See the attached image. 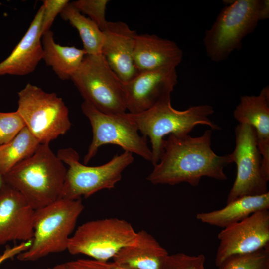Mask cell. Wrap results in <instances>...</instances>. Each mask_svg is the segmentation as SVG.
<instances>
[{
	"mask_svg": "<svg viewBox=\"0 0 269 269\" xmlns=\"http://www.w3.org/2000/svg\"><path fill=\"white\" fill-rule=\"evenodd\" d=\"M212 130L200 136L170 134L165 139L158 162L147 177L154 185H174L187 183L197 186L203 177L218 180L228 179L224 169L232 163L230 154L217 155L211 148Z\"/></svg>",
	"mask_w": 269,
	"mask_h": 269,
	"instance_id": "1",
	"label": "cell"
},
{
	"mask_svg": "<svg viewBox=\"0 0 269 269\" xmlns=\"http://www.w3.org/2000/svg\"><path fill=\"white\" fill-rule=\"evenodd\" d=\"M67 169L49 144H41L35 152L3 175L34 210L61 198Z\"/></svg>",
	"mask_w": 269,
	"mask_h": 269,
	"instance_id": "2",
	"label": "cell"
},
{
	"mask_svg": "<svg viewBox=\"0 0 269 269\" xmlns=\"http://www.w3.org/2000/svg\"><path fill=\"white\" fill-rule=\"evenodd\" d=\"M228 3L203 38L206 54L215 62L227 59L240 49L243 39L269 15V0H236Z\"/></svg>",
	"mask_w": 269,
	"mask_h": 269,
	"instance_id": "3",
	"label": "cell"
},
{
	"mask_svg": "<svg viewBox=\"0 0 269 269\" xmlns=\"http://www.w3.org/2000/svg\"><path fill=\"white\" fill-rule=\"evenodd\" d=\"M214 112L212 106L206 104L177 110L172 106L169 97L145 111L126 114L142 136L149 138L152 152L151 162L154 166L158 162L163 153L165 135L188 134L198 125H207L212 130H220V126L209 119Z\"/></svg>",
	"mask_w": 269,
	"mask_h": 269,
	"instance_id": "4",
	"label": "cell"
},
{
	"mask_svg": "<svg viewBox=\"0 0 269 269\" xmlns=\"http://www.w3.org/2000/svg\"><path fill=\"white\" fill-rule=\"evenodd\" d=\"M84 208L81 199L60 198L35 210L32 244L16 256L17 259L35 261L67 250L70 235Z\"/></svg>",
	"mask_w": 269,
	"mask_h": 269,
	"instance_id": "5",
	"label": "cell"
},
{
	"mask_svg": "<svg viewBox=\"0 0 269 269\" xmlns=\"http://www.w3.org/2000/svg\"><path fill=\"white\" fill-rule=\"evenodd\" d=\"M17 111L41 144H49L71 128L68 107L55 93L28 83L18 92Z\"/></svg>",
	"mask_w": 269,
	"mask_h": 269,
	"instance_id": "6",
	"label": "cell"
},
{
	"mask_svg": "<svg viewBox=\"0 0 269 269\" xmlns=\"http://www.w3.org/2000/svg\"><path fill=\"white\" fill-rule=\"evenodd\" d=\"M57 156L68 166L61 198H87L105 189L115 188L123 171L134 161L133 154L124 151L104 164L89 166L81 163L79 155L72 148L59 149Z\"/></svg>",
	"mask_w": 269,
	"mask_h": 269,
	"instance_id": "7",
	"label": "cell"
},
{
	"mask_svg": "<svg viewBox=\"0 0 269 269\" xmlns=\"http://www.w3.org/2000/svg\"><path fill=\"white\" fill-rule=\"evenodd\" d=\"M71 80L86 101L108 114L126 113L124 83L102 54L86 55Z\"/></svg>",
	"mask_w": 269,
	"mask_h": 269,
	"instance_id": "8",
	"label": "cell"
},
{
	"mask_svg": "<svg viewBox=\"0 0 269 269\" xmlns=\"http://www.w3.org/2000/svg\"><path fill=\"white\" fill-rule=\"evenodd\" d=\"M137 232L131 224L117 218L86 222L70 238L67 251L74 255L82 254L93 259L108 262L123 248L134 243Z\"/></svg>",
	"mask_w": 269,
	"mask_h": 269,
	"instance_id": "9",
	"label": "cell"
},
{
	"mask_svg": "<svg viewBox=\"0 0 269 269\" xmlns=\"http://www.w3.org/2000/svg\"><path fill=\"white\" fill-rule=\"evenodd\" d=\"M81 108L89 120L93 133L92 142L84 157V164L88 163L101 146L107 144L117 145L124 151L136 154L151 162L152 152L147 138L139 135L136 126L127 116L126 112L119 115L105 114L85 101Z\"/></svg>",
	"mask_w": 269,
	"mask_h": 269,
	"instance_id": "10",
	"label": "cell"
},
{
	"mask_svg": "<svg viewBox=\"0 0 269 269\" xmlns=\"http://www.w3.org/2000/svg\"><path fill=\"white\" fill-rule=\"evenodd\" d=\"M235 147L230 154L237 166V175L226 203L245 196L268 191L269 176L264 171L262 156L257 145L256 133L251 126L239 124L235 128Z\"/></svg>",
	"mask_w": 269,
	"mask_h": 269,
	"instance_id": "11",
	"label": "cell"
},
{
	"mask_svg": "<svg viewBox=\"0 0 269 269\" xmlns=\"http://www.w3.org/2000/svg\"><path fill=\"white\" fill-rule=\"evenodd\" d=\"M215 259L218 267L227 259L250 254L269 246V211H257L223 229Z\"/></svg>",
	"mask_w": 269,
	"mask_h": 269,
	"instance_id": "12",
	"label": "cell"
},
{
	"mask_svg": "<svg viewBox=\"0 0 269 269\" xmlns=\"http://www.w3.org/2000/svg\"><path fill=\"white\" fill-rule=\"evenodd\" d=\"M177 83L176 68L139 72L124 83L126 109L131 113L145 111L171 97Z\"/></svg>",
	"mask_w": 269,
	"mask_h": 269,
	"instance_id": "13",
	"label": "cell"
},
{
	"mask_svg": "<svg viewBox=\"0 0 269 269\" xmlns=\"http://www.w3.org/2000/svg\"><path fill=\"white\" fill-rule=\"evenodd\" d=\"M35 211L19 191L4 181L0 188V245L32 240Z\"/></svg>",
	"mask_w": 269,
	"mask_h": 269,
	"instance_id": "14",
	"label": "cell"
},
{
	"mask_svg": "<svg viewBox=\"0 0 269 269\" xmlns=\"http://www.w3.org/2000/svg\"><path fill=\"white\" fill-rule=\"evenodd\" d=\"M104 39L101 50L112 70L123 83L139 72L134 60V49L137 33L125 22L108 21L103 31Z\"/></svg>",
	"mask_w": 269,
	"mask_h": 269,
	"instance_id": "15",
	"label": "cell"
},
{
	"mask_svg": "<svg viewBox=\"0 0 269 269\" xmlns=\"http://www.w3.org/2000/svg\"><path fill=\"white\" fill-rule=\"evenodd\" d=\"M233 115L239 124H248L255 129L263 169L269 176V86L264 87L258 95L241 96Z\"/></svg>",
	"mask_w": 269,
	"mask_h": 269,
	"instance_id": "16",
	"label": "cell"
},
{
	"mask_svg": "<svg viewBox=\"0 0 269 269\" xmlns=\"http://www.w3.org/2000/svg\"><path fill=\"white\" fill-rule=\"evenodd\" d=\"M42 5L26 32L10 55L0 63V76H23L33 72L41 60L43 51L41 42Z\"/></svg>",
	"mask_w": 269,
	"mask_h": 269,
	"instance_id": "17",
	"label": "cell"
},
{
	"mask_svg": "<svg viewBox=\"0 0 269 269\" xmlns=\"http://www.w3.org/2000/svg\"><path fill=\"white\" fill-rule=\"evenodd\" d=\"M182 58V50L173 41L155 34L136 35L134 60L138 72L166 67L176 68Z\"/></svg>",
	"mask_w": 269,
	"mask_h": 269,
	"instance_id": "18",
	"label": "cell"
},
{
	"mask_svg": "<svg viewBox=\"0 0 269 269\" xmlns=\"http://www.w3.org/2000/svg\"><path fill=\"white\" fill-rule=\"evenodd\" d=\"M168 255L153 236L142 230L137 232L135 242L121 249L113 259L133 269H161Z\"/></svg>",
	"mask_w": 269,
	"mask_h": 269,
	"instance_id": "19",
	"label": "cell"
},
{
	"mask_svg": "<svg viewBox=\"0 0 269 269\" xmlns=\"http://www.w3.org/2000/svg\"><path fill=\"white\" fill-rule=\"evenodd\" d=\"M269 209V192L265 194L245 196L227 203L224 208L196 215L201 222L211 225L225 228L240 222L252 214Z\"/></svg>",
	"mask_w": 269,
	"mask_h": 269,
	"instance_id": "20",
	"label": "cell"
},
{
	"mask_svg": "<svg viewBox=\"0 0 269 269\" xmlns=\"http://www.w3.org/2000/svg\"><path fill=\"white\" fill-rule=\"evenodd\" d=\"M41 42L42 59L46 64L51 67L61 80L71 79L86 55L85 51L74 46H62L56 43L50 30L42 35Z\"/></svg>",
	"mask_w": 269,
	"mask_h": 269,
	"instance_id": "21",
	"label": "cell"
},
{
	"mask_svg": "<svg viewBox=\"0 0 269 269\" xmlns=\"http://www.w3.org/2000/svg\"><path fill=\"white\" fill-rule=\"evenodd\" d=\"M60 15L77 29L86 55L101 54L104 35L94 22L82 14L71 2L65 7Z\"/></svg>",
	"mask_w": 269,
	"mask_h": 269,
	"instance_id": "22",
	"label": "cell"
},
{
	"mask_svg": "<svg viewBox=\"0 0 269 269\" xmlns=\"http://www.w3.org/2000/svg\"><path fill=\"white\" fill-rule=\"evenodd\" d=\"M41 143L25 126L9 142L0 146V173L3 176L32 156Z\"/></svg>",
	"mask_w": 269,
	"mask_h": 269,
	"instance_id": "23",
	"label": "cell"
},
{
	"mask_svg": "<svg viewBox=\"0 0 269 269\" xmlns=\"http://www.w3.org/2000/svg\"><path fill=\"white\" fill-rule=\"evenodd\" d=\"M218 269H269V246L255 252L232 256Z\"/></svg>",
	"mask_w": 269,
	"mask_h": 269,
	"instance_id": "24",
	"label": "cell"
},
{
	"mask_svg": "<svg viewBox=\"0 0 269 269\" xmlns=\"http://www.w3.org/2000/svg\"><path fill=\"white\" fill-rule=\"evenodd\" d=\"M108 0H78L71 2L82 14H85L103 31L107 21L105 12Z\"/></svg>",
	"mask_w": 269,
	"mask_h": 269,
	"instance_id": "25",
	"label": "cell"
},
{
	"mask_svg": "<svg viewBox=\"0 0 269 269\" xmlns=\"http://www.w3.org/2000/svg\"><path fill=\"white\" fill-rule=\"evenodd\" d=\"M25 126L17 111L0 112V146L11 141Z\"/></svg>",
	"mask_w": 269,
	"mask_h": 269,
	"instance_id": "26",
	"label": "cell"
},
{
	"mask_svg": "<svg viewBox=\"0 0 269 269\" xmlns=\"http://www.w3.org/2000/svg\"><path fill=\"white\" fill-rule=\"evenodd\" d=\"M203 254L190 255L183 253L168 255L161 269H205Z\"/></svg>",
	"mask_w": 269,
	"mask_h": 269,
	"instance_id": "27",
	"label": "cell"
},
{
	"mask_svg": "<svg viewBox=\"0 0 269 269\" xmlns=\"http://www.w3.org/2000/svg\"><path fill=\"white\" fill-rule=\"evenodd\" d=\"M68 0H43V13L41 23V34L50 30V28L58 14H60L69 3Z\"/></svg>",
	"mask_w": 269,
	"mask_h": 269,
	"instance_id": "28",
	"label": "cell"
},
{
	"mask_svg": "<svg viewBox=\"0 0 269 269\" xmlns=\"http://www.w3.org/2000/svg\"><path fill=\"white\" fill-rule=\"evenodd\" d=\"M51 269H110V265L93 259H79L57 264Z\"/></svg>",
	"mask_w": 269,
	"mask_h": 269,
	"instance_id": "29",
	"label": "cell"
},
{
	"mask_svg": "<svg viewBox=\"0 0 269 269\" xmlns=\"http://www.w3.org/2000/svg\"><path fill=\"white\" fill-rule=\"evenodd\" d=\"M32 240L22 242L19 244L13 247H7L0 254V265L5 261L12 258L14 256H17L20 253L25 251L31 246Z\"/></svg>",
	"mask_w": 269,
	"mask_h": 269,
	"instance_id": "30",
	"label": "cell"
},
{
	"mask_svg": "<svg viewBox=\"0 0 269 269\" xmlns=\"http://www.w3.org/2000/svg\"><path fill=\"white\" fill-rule=\"evenodd\" d=\"M110 269H135L118 264L114 262H109Z\"/></svg>",
	"mask_w": 269,
	"mask_h": 269,
	"instance_id": "31",
	"label": "cell"
},
{
	"mask_svg": "<svg viewBox=\"0 0 269 269\" xmlns=\"http://www.w3.org/2000/svg\"><path fill=\"white\" fill-rule=\"evenodd\" d=\"M4 183L3 176L0 173V188Z\"/></svg>",
	"mask_w": 269,
	"mask_h": 269,
	"instance_id": "32",
	"label": "cell"
},
{
	"mask_svg": "<svg viewBox=\"0 0 269 269\" xmlns=\"http://www.w3.org/2000/svg\"><path fill=\"white\" fill-rule=\"evenodd\" d=\"M47 269H51V268H48Z\"/></svg>",
	"mask_w": 269,
	"mask_h": 269,
	"instance_id": "33",
	"label": "cell"
}]
</instances>
